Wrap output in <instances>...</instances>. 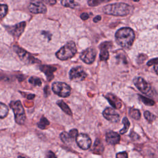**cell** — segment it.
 Listing matches in <instances>:
<instances>
[{
    "mask_svg": "<svg viewBox=\"0 0 158 158\" xmlns=\"http://www.w3.org/2000/svg\"><path fill=\"white\" fill-rule=\"evenodd\" d=\"M135 37L133 30L128 27L122 28L117 30L115 33L117 43L124 48H130L132 46Z\"/></svg>",
    "mask_w": 158,
    "mask_h": 158,
    "instance_id": "6da1fadb",
    "label": "cell"
},
{
    "mask_svg": "<svg viewBox=\"0 0 158 158\" xmlns=\"http://www.w3.org/2000/svg\"><path fill=\"white\" fill-rule=\"evenodd\" d=\"M131 9V6L123 2H119L106 5L103 7L102 10L107 15L114 16H125L130 13Z\"/></svg>",
    "mask_w": 158,
    "mask_h": 158,
    "instance_id": "7a4b0ae2",
    "label": "cell"
},
{
    "mask_svg": "<svg viewBox=\"0 0 158 158\" xmlns=\"http://www.w3.org/2000/svg\"><path fill=\"white\" fill-rule=\"evenodd\" d=\"M77 51L75 43L73 41H69L57 51L56 56L60 60H65L74 56Z\"/></svg>",
    "mask_w": 158,
    "mask_h": 158,
    "instance_id": "3957f363",
    "label": "cell"
},
{
    "mask_svg": "<svg viewBox=\"0 0 158 158\" xmlns=\"http://www.w3.org/2000/svg\"><path fill=\"white\" fill-rule=\"evenodd\" d=\"M10 107L13 110L15 122L20 125L24 123L26 115L25 110L22 105V103L20 101H11L10 103Z\"/></svg>",
    "mask_w": 158,
    "mask_h": 158,
    "instance_id": "277c9868",
    "label": "cell"
},
{
    "mask_svg": "<svg viewBox=\"0 0 158 158\" xmlns=\"http://www.w3.org/2000/svg\"><path fill=\"white\" fill-rule=\"evenodd\" d=\"M52 91L60 97H68L71 93V88L69 85L64 82H54L52 84Z\"/></svg>",
    "mask_w": 158,
    "mask_h": 158,
    "instance_id": "5b68a950",
    "label": "cell"
},
{
    "mask_svg": "<svg viewBox=\"0 0 158 158\" xmlns=\"http://www.w3.org/2000/svg\"><path fill=\"white\" fill-rule=\"evenodd\" d=\"M13 49L18 55L20 60L26 64H32L40 62L38 59H36L33 56H31L29 52H28L27 51H26L25 50L20 48L18 46H14Z\"/></svg>",
    "mask_w": 158,
    "mask_h": 158,
    "instance_id": "8992f818",
    "label": "cell"
},
{
    "mask_svg": "<svg viewBox=\"0 0 158 158\" xmlns=\"http://www.w3.org/2000/svg\"><path fill=\"white\" fill-rule=\"evenodd\" d=\"M86 77L87 74L84 71L83 69L80 66L73 67L69 72V78L72 81H83L86 78Z\"/></svg>",
    "mask_w": 158,
    "mask_h": 158,
    "instance_id": "52a82bcc",
    "label": "cell"
},
{
    "mask_svg": "<svg viewBox=\"0 0 158 158\" xmlns=\"http://www.w3.org/2000/svg\"><path fill=\"white\" fill-rule=\"evenodd\" d=\"M96 56V51L93 48H88L84 50L80 56V59L83 62L87 64H92Z\"/></svg>",
    "mask_w": 158,
    "mask_h": 158,
    "instance_id": "ba28073f",
    "label": "cell"
},
{
    "mask_svg": "<svg viewBox=\"0 0 158 158\" xmlns=\"http://www.w3.org/2000/svg\"><path fill=\"white\" fill-rule=\"evenodd\" d=\"M28 9L33 14H44L47 11L46 6L39 0H31Z\"/></svg>",
    "mask_w": 158,
    "mask_h": 158,
    "instance_id": "9c48e42d",
    "label": "cell"
},
{
    "mask_svg": "<svg viewBox=\"0 0 158 158\" xmlns=\"http://www.w3.org/2000/svg\"><path fill=\"white\" fill-rule=\"evenodd\" d=\"M25 26V22H21L12 26H6V28L7 30V31L13 36L19 38L24 31Z\"/></svg>",
    "mask_w": 158,
    "mask_h": 158,
    "instance_id": "30bf717a",
    "label": "cell"
},
{
    "mask_svg": "<svg viewBox=\"0 0 158 158\" xmlns=\"http://www.w3.org/2000/svg\"><path fill=\"white\" fill-rule=\"evenodd\" d=\"M76 141L78 146L84 150L89 149L91 145V138L88 135L85 133H80L78 135L76 138Z\"/></svg>",
    "mask_w": 158,
    "mask_h": 158,
    "instance_id": "8fae6325",
    "label": "cell"
},
{
    "mask_svg": "<svg viewBox=\"0 0 158 158\" xmlns=\"http://www.w3.org/2000/svg\"><path fill=\"white\" fill-rule=\"evenodd\" d=\"M133 83L136 88L143 93L148 94L151 91L149 84L143 78L137 77L133 80Z\"/></svg>",
    "mask_w": 158,
    "mask_h": 158,
    "instance_id": "7c38bea8",
    "label": "cell"
},
{
    "mask_svg": "<svg viewBox=\"0 0 158 158\" xmlns=\"http://www.w3.org/2000/svg\"><path fill=\"white\" fill-rule=\"evenodd\" d=\"M103 116L105 118L111 122H117L119 121V114L112 108L107 107L102 112Z\"/></svg>",
    "mask_w": 158,
    "mask_h": 158,
    "instance_id": "4fadbf2b",
    "label": "cell"
},
{
    "mask_svg": "<svg viewBox=\"0 0 158 158\" xmlns=\"http://www.w3.org/2000/svg\"><path fill=\"white\" fill-rule=\"evenodd\" d=\"M112 46V43L109 41H106L101 43L99 45L100 49V54L99 59L102 61L107 60L109 57V54L108 49Z\"/></svg>",
    "mask_w": 158,
    "mask_h": 158,
    "instance_id": "5bb4252c",
    "label": "cell"
},
{
    "mask_svg": "<svg viewBox=\"0 0 158 158\" xmlns=\"http://www.w3.org/2000/svg\"><path fill=\"white\" fill-rule=\"evenodd\" d=\"M56 68L51 65H43L40 67V70L43 72L46 76V78L48 81H51L54 78L53 73L56 70Z\"/></svg>",
    "mask_w": 158,
    "mask_h": 158,
    "instance_id": "9a60e30c",
    "label": "cell"
},
{
    "mask_svg": "<svg viewBox=\"0 0 158 158\" xmlns=\"http://www.w3.org/2000/svg\"><path fill=\"white\" fill-rule=\"evenodd\" d=\"M106 140L110 144H116L120 142V136L117 133L110 131L106 133Z\"/></svg>",
    "mask_w": 158,
    "mask_h": 158,
    "instance_id": "2e32d148",
    "label": "cell"
},
{
    "mask_svg": "<svg viewBox=\"0 0 158 158\" xmlns=\"http://www.w3.org/2000/svg\"><path fill=\"white\" fill-rule=\"evenodd\" d=\"M107 101L109 102L110 105L115 109H120L122 106V102L119 98H118L115 95L109 93L105 96Z\"/></svg>",
    "mask_w": 158,
    "mask_h": 158,
    "instance_id": "e0dca14e",
    "label": "cell"
},
{
    "mask_svg": "<svg viewBox=\"0 0 158 158\" xmlns=\"http://www.w3.org/2000/svg\"><path fill=\"white\" fill-rule=\"evenodd\" d=\"M103 151H104V146L102 142L98 139H96L93 146V149H92L93 152L94 154H101L102 153Z\"/></svg>",
    "mask_w": 158,
    "mask_h": 158,
    "instance_id": "ac0fdd59",
    "label": "cell"
},
{
    "mask_svg": "<svg viewBox=\"0 0 158 158\" xmlns=\"http://www.w3.org/2000/svg\"><path fill=\"white\" fill-rule=\"evenodd\" d=\"M61 4L63 6L72 9L77 8L79 4L74 0H61Z\"/></svg>",
    "mask_w": 158,
    "mask_h": 158,
    "instance_id": "d6986e66",
    "label": "cell"
},
{
    "mask_svg": "<svg viewBox=\"0 0 158 158\" xmlns=\"http://www.w3.org/2000/svg\"><path fill=\"white\" fill-rule=\"evenodd\" d=\"M57 104L60 107V109L67 114L72 115V111L69 107L62 100H59L57 102Z\"/></svg>",
    "mask_w": 158,
    "mask_h": 158,
    "instance_id": "ffe728a7",
    "label": "cell"
},
{
    "mask_svg": "<svg viewBox=\"0 0 158 158\" xmlns=\"http://www.w3.org/2000/svg\"><path fill=\"white\" fill-rule=\"evenodd\" d=\"M9 108L7 105L0 102V118L6 117L8 114Z\"/></svg>",
    "mask_w": 158,
    "mask_h": 158,
    "instance_id": "44dd1931",
    "label": "cell"
},
{
    "mask_svg": "<svg viewBox=\"0 0 158 158\" xmlns=\"http://www.w3.org/2000/svg\"><path fill=\"white\" fill-rule=\"evenodd\" d=\"M60 138H61V140L65 144L70 143V142H72L73 140V139L71 137V136L69 135V133L65 132V131L62 132L60 134Z\"/></svg>",
    "mask_w": 158,
    "mask_h": 158,
    "instance_id": "7402d4cb",
    "label": "cell"
},
{
    "mask_svg": "<svg viewBox=\"0 0 158 158\" xmlns=\"http://www.w3.org/2000/svg\"><path fill=\"white\" fill-rule=\"evenodd\" d=\"M129 115L131 118L135 120H139L141 117V114L139 110L134 108H131L130 109Z\"/></svg>",
    "mask_w": 158,
    "mask_h": 158,
    "instance_id": "603a6c76",
    "label": "cell"
},
{
    "mask_svg": "<svg viewBox=\"0 0 158 158\" xmlns=\"http://www.w3.org/2000/svg\"><path fill=\"white\" fill-rule=\"evenodd\" d=\"M122 122L124 125V127L120 131V134H125L128 130L129 128V127H130V122L129 120H128V118L127 117H124L123 118V120H122Z\"/></svg>",
    "mask_w": 158,
    "mask_h": 158,
    "instance_id": "cb8c5ba5",
    "label": "cell"
},
{
    "mask_svg": "<svg viewBox=\"0 0 158 158\" xmlns=\"http://www.w3.org/2000/svg\"><path fill=\"white\" fill-rule=\"evenodd\" d=\"M8 7L6 4H0V22L7 14Z\"/></svg>",
    "mask_w": 158,
    "mask_h": 158,
    "instance_id": "d4e9b609",
    "label": "cell"
},
{
    "mask_svg": "<svg viewBox=\"0 0 158 158\" xmlns=\"http://www.w3.org/2000/svg\"><path fill=\"white\" fill-rule=\"evenodd\" d=\"M49 125V122L45 117L41 118L40 121L38 123V127L41 129H45Z\"/></svg>",
    "mask_w": 158,
    "mask_h": 158,
    "instance_id": "484cf974",
    "label": "cell"
},
{
    "mask_svg": "<svg viewBox=\"0 0 158 158\" xmlns=\"http://www.w3.org/2000/svg\"><path fill=\"white\" fill-rule=\"evenodd\" d=\"M28 81L30 84L33 85V86H40L41 85V81L40 78H39L36 77H31L28 79Z\"/></svg>",
    "mask_w": 158,
    "mask_h": 158,
    "instance_id": "4316f807",
    "label": "cell"
},
{
    "mask_svg": "<svg viewBox=\"0 0 158 158\" xmlns=\"http://www.w3.org/2000/svg\"><path fill=\"white\" fill-rule=\"evenodd\" d=\"M139 98L141 99V101L145 104V105H147V106H153L154 105L155 102L153 100L151 99H149L148 98H146L144 96H141V95H139Z\"/></svg>",
    "mask_w": 158,
    "mask_h": 158,
    "instance_id": "83f0119b",
    "label": "cell"
},
{
    "mask_svg": "<svg viewBox=\"0 0 158 158\" xmlns=\"http://www.w3.org/2000/svg\"><path fill=\"white\" fill-rule=\"evenodd\" d=\"M110 0H88V4L89 6L91 7H95L100 4L104 2H108Z\"/></svg>",
    "mask_w": 158,
    "mask_h": 158,
    "instance_id": "f1b7e54d",
    "label": "cell"
},
{
    "mask_svg": "<svg viewBox=\"0 0 158 158\" xmlns=\"http://www.w3.org/2000/svg\"><path fill=\"white\" fill-rule=\"evenodd\" d=\"M145 118L149 122L152 123L153 121H154L156 117L154 115H153L152 113H151L149 111H146L144 114Z\"/></svg>",
    "mask_w": 158,
    "mask_h": 158,
    "instance_id": "f546056e",
    "label": "cell"
},
{
    "mask_svg": "<svg viewBox=\"0 0 158 158\" xmlns=\"http://www.w3.org/2000/svg\"><path fill=\"white\" fill-rule=\"evenodd\" d=\"M69 133L71 136V137L74 139L78 136V130L77 129H72L70 130Z\"/></svg>",
    "mask_w": 158,
    "mask_h": 158,
    "instance_id": "4dcf8cb0",
    "label": "cell"
},
{
    "mask_svg": "<svg viewBox=\"0 0 158 158\" xmlns=\"http://www.w3.org/2000/svg\"><path fill=\"white\" fill-rule=\"evenodd\" d=\"M116 158H128V154L125 151L118 152L116 155Z\"/></svg>",
    "mask_w": 158,
    "mask_h": 158,
    "instance_id": "1f68e13d",
    "label": "cell"
},
{
    "mask_svg": "<svg viewBox=\"0 0 158 158\" xmlns=\"http://www.w3.org/2000/svg\"><path fill=\"white\" fill-rule=\"evenodd\" d=\"M158 64V58H155V59H152L150 60H149L147 63V65L148 66H151V65H156Z\"/></svg>",
    "mask_w": 158,
    "mask_h": 158,
    "instance_id": "d6a6232c",
    "label": "cell"
},
{
    "mask_svg": "<svg viewBox=\"0 0 158 158\" xmlns=\"http://www.w3.org/2000/svg\"><path fill=\"white\" fill-rule=\"evenodd\" d=\"M89 17V14H88V13H86V12H83V13H82V14L80 15V18H81L82 20H87Z\"/></svg>",
    "mask_w": 158,
    "mask_h": 158,
    "instance_id": "836d02e7",
    "label": "cell"
},
{
    "mask_svg": "<svg viewBox=\"0 0 158 158\" xmlns=\"http://www.w3.org/2000/svg\"><path fill=\"white\" fill-rule=\"evenodd\" d=\"M46 156H47V158H57L55 154L53 152L51 151H49L47 152Z\"/></svg>",
    "mask_w": 158,
    "mask_h": 158,
    "instance_id": "e575fe53",
    "label": "cell"
},
{
    "mask_svg": "<svg viewBox=\"0 0 158 158\" xmlns=\"http://www.w3.org/2000/svg\"><path fill=\"white\" fill-rule=\"evenodd\" d=\"M146 59V56H144V55H143V54L139 55V57H138V62H143Z\"/></svg>",
    "mask_w": 158,
    "mask_h": 158,
    "instance_id": "d590c367",
    "label": "cell"
},
{
    "mask_svg": "<svg viewBox=\"0 0 158 158\" xmlns=\"http://www.w3.org/2000/svg\"><path fill=\"white\" fill-rule=\"evenodd\" d=\"M101 20V17L100 15H97L96 16L94 19H93V22H98L99 21H100Z\"/></svg>",
    "mask_w": 158,
    "mask_h": 158,
    "instance_id": "8d00e7d4",
    "label": "cell"
},
{
    "mask_svg": "<svg viewBox=\"0 0 158 158\" xmlns=\"http://www.w3.org/2000/svg\"><path fill=\"white\" fill-rule=\"evenodd\" d=\"M154 70H155L156 73L158 75V64H157V65H156L154 66Z\"/></svg>",
    "mask_w": 158,
    "mask_h": 158,
    "instance_id": "74e56055",
    "label": "cell"
},
{
    "mask_svg": "<svg viewBox=\"0 0 158 158\" xmlns=\"http://www.w3.org/2000/svg\"><path fill=\"white\" fill-rule=\"evenodd\" d=\"M34 97H35V95H34V94H28V96H27V98H28V99H32Z\"/></svg>",
    "mask_w": 158,
    "mask_h": 158,
    "instance_id": "f35d334b",
    "label": "cell"
},
{
    "mask_svg": "<svg viewBox=\"0 0 158 158\" xmlns=\"http://www.w3.org/2000/svg\"><path fill=\"white\" fill-rule=\"evenodd\" d=\"M18 158H25V157H22V156H19Z\"/></svg>",
    "mask_w": 158,
    "mask_h": 158,
    "instance_id": "ab89813d",
    "label": "cell"
},
{
    "mask_svg": "<svg viewBox=\"0 0 158 158\" xmlns=\"http://www.w3.org/2000/svg\"><path fill=\"white\" fill-rule=\"evenodd\" d=\"M133 1H136V2H138V1H139V0H133Z\"/></svg>",
    "mask_w": 158,
    "mask_h": 158,
    "instance_id": "60d3db41",
    "label": "cell"
},
{
    "mask_svg": "<svg viewBox=\"0 0 158 158\" xmlns=\"http://www.w3.org/2000/svg\"><path fill=\"white\" fill-rule=\"evenodd\" d=\"M157 28H158V27H157Z\"/></svg>",
    "mask_w": 158,
    "mask_h": 158,
    "instance_id": "b9f144b4",
    "label": "cell"
}]
</instances>
